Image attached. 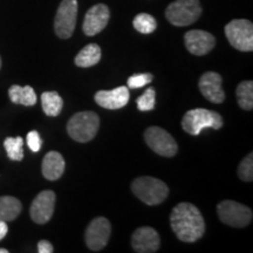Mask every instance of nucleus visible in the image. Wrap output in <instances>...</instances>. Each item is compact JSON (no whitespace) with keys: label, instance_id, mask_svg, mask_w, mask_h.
<instances>
[{"label":"nucleus","instance_id":"obj_1","mask_svg":"<svg viewBox=\"0 0 253 253\" xmlns=\"http://www.w3.org/2000/svg\"><path fill=\"white\" fill-rule=\"evenodd\" d=\"M170 225L177 238L184 243L197 242L205 232L204 218L191 203H179L172 209Z\"/></svg>","mask_w":253,"mask_h":253},{"label":"nucleus","instance_id":"obj_2","mask_svg":"<svg viewBox=\"0 0 253 253\" xmlns=\"http://www.w3.org/2000/svg\"><path fill=\"white\" fill-rule=\"evenodd\" d=\"M131 190L140 201L147 205H158L166 201L169 188L161 179L155 177H138L132 181Z\"/></svg>","mask_w":253,"mask_h":253},{"label":"nucleus","instance_id":"obj_3","mask_svg":"<svg viewBox=\"0 0 253 253\" xmlns=\"http://www.w3.org/2000/svg\"><path fill=\"white\" fill-rule=\"evenodd\" d=\"M100 126V119L94 112H80L74 114L67 123V132L74 141L86 143L96 136Z\"/></svg>","mask_w":253,"mask_h":253},{"label":"nucleus","instance_id":"obj_4","mask_svg":"<svg viewBox=\"0 0 253 253\" xmlns=\"http://www.w3.org/2000/svg\"><path fill=\"white\" fill-rule=\"evenodd\" d=\"M223 126V119L217 112L204 108H196L185 113L182 120L183 130L190 135L197 136L203 129H220Z\"/></svg>","mask_w":253,"mask_h":253},{"label":"nucleus","instance_id":"obj_5","mask_svg":"<svg viewBox=\"0 0 253 253\" xmlns=\"http://www.w3.org/2000/svg\"><path fill=\"white\" fill-rule=\"evenodd\" d=\"M202 14L199 0H176L167 7L166 17L175 26H189L197 21Z\"/></svg>","mask_w":253,"mask_h":253},{"label":"nucleus","instance_id":"obj_6","mask_svg":"<svg viewBox=\"0 0 253 253\" xmlns=\"http://www.w3.org/2000/svg\"><path fill=\"white\" fill-rule=\"evenodd\" d=\"M225 36L231 46L242 52L253 49V25L246 19H236L225 26Z\"/></svg>","mask_w":253,"mask_h":253},{"label":"nucleus","instance_id":"obj_7","mask_svg":"<svg viewBox=\"0 0 253 253\" xmlns=\"http://www.w3.org/2000/svg\"><path fill=\"white\" fill-rule=\"evenodd\" d=\"M219 219L233 227L248 226L252 221V210L235 201H223L217 205Z\"/></svg>","mask_w":253,"mask_h":253},{"label":"nucleus","instance_id":"obj_8","mask_svg":"<svg viewBox=\"0 0 253 253\" xmlns=\"http://www.w3.org/2000/svg\"><path fill=\"white\" fill-rule=\"evenodd\" d=\"M78 18V0H62L54 20L56 36L69 39L73 36Z\"/></svg>","mask_w":253,"mask_h":253},{"label":"nucleus","instance_id":"obj_9","mask_svg":"<svg viewBox=\"0 0 253 253\" xmlns=\"http://www.w3.org/2000/svg\"><path fill=\"white\" fill-rule=\"evenodd\" d=\"M144 140L150 149L160 156L173 157L178 150L175 138L160 126H149L144 131Z\"/></svg>","mask_w":253,"mask_h":253},{"label":"nucleus","instance_id":"obj_10","mask_svg":"<svg viewBox=\"0 0 253 253\" xmlns=\"http://www.w3.org/2000/svg\"><path fill=\"white\" fill-rule=\"evenodd\" d=\"M112 232V225L109 220L104 217H97L90 221L86 230V245L91 251H101L108 244Z\"/></svg>","mask_w":253,"mask_h":253},{"label":"nucleus","instance_id":"obj_11","mask_svg":"<svg viewBox=\"0 0 253 253\" xmlns=\"http://www.w3.org/2000/svg\"><path fill=\"white\" fill-rule=\"evenodd\" d=\"M56 196L52 190L41 191L32 202L30 214L33 221L37 224H46L50 220L54 213Z\"/></svg>","mask_w":253,"mask_h":253},{"label":"nucleus","instance_id":"obj_12","mask_svg":"<svg viewBox=\"0 0 253 253\" xmlns=\"http://www.w3.org/2000/svg\"><path fill=\"white\" fill-rule=\"evenodd\" d=\"M110 18V12L108 6L104 4L94 5L93 7L88 9L84 17L82 30L84 33L88 37L96 36L101 31H103L108 25Z\"/></svg>","mask_w":253,"mask_h":253},{"label":"nucleus","instance_id":"obj_13","mask_svg":"<svg viewBox=\"0 0 253 253\" xmlns=\"http://www.w3.org/2000/svg\"><path fill=\"white\" fill-rule=\"evenodd\" d=\"M186 49L194 55H205L213 49L216 45V39L207 31L192 30L186 32L184 36Z\"/></svg>","mask_w":253,"mask_h":253},{"label":"nucleus","instance_id":"obj_14","mask_svg":"<svg viewBox=\"0 0 253 253\" xmlns=\"http://www.w3.org/2000/svg\"><path fill=\"white\" fill-rule=\"evenodd\" d=\"M131 246L138 253L157 252L161 246L160 235L153 227H138L131 236Z\"/></svg>","mask_w":253,"mask_h":253},{"label":"nucleus","instance_id":"obj_15","mask_svg":"<svg viewBox=\"0 0 253 253\" xmlns=\"http://www.w3.org/2000/svg\"><path fill=\"white\" fill-rule=\"evenodd\" d=\"M221 82L223 79L218 73L207 72L199 79V90L210 102L219 104L225 100V93L221 88Z\"/></svg>","mask_w":253,"mask_h":253},{"label":"nucleus","instance_id":"obj_16","mask_svg":"<svg viewBox=\"0 0 253 253\" xmlns=\"http://www.w3.org/2000/svg\"><path fill=\"white\" fill-rule=\"evenodd\" d=\"M129 89L125 86L112 90H100L95 94V102L106 109H120L129 102Z\"/></svg>","mask_w":253,"mask_h":253},{"label":"nucleus","instance_id":"obj_17","mask_svg":"<svg viewBox=\"0 0 253 253\" xmlns=\"http://www.w3.org/2000/svg\"><path fill=\"white\" fill-rule=\"evenodd\" d=\"M65 160L62 155L58 151H49L45 155L41 166V171L46 179L48 181H56L62 176L65 171Z\"/></svg>","mask_w":253,"mask_h":253},{"label":"nucleus","instance_id":"obj_18","mask_svg":"<svg viewBox=\"0 0 253 253\" xmlns=\"http://www.w3.org/2000/svg\"><path fill=\"white\" fill-rule=\"evenodd\" d=\"M8 96L11 101L15 104H23V106L31 107L37 103V94L31 86H18L13 84L9 87Z\"/></svg>","mask_w":253,"mask_h":253},{"label":"nucleus","instance_id":"obj_19","mask_svg":"<svg viewBox=\"0 0 253 253\" xmlns=\"http://www.w3.org/2000/svg\"><path fill=\"white\" fill-rule=\"evenodd\" d=\"M101 60V48L96 43H89L84 46L75 56V65L81 68H88L99 63Z\"/></svg>","mask_w":253,"mask_h":253},{"label":"nucleus","instance_id":"obj_20","mask_svg":"<svg viewBox=\"0 0 253 253\" xmlns=\"http://www.w3.org/2000/svg\"><path fill=\"white\" fill-rule=\"evenodd\" d=\"M21 212V203L12 196L0 197V220H14Z\"/></svg>","mask_w":253,"mask_h":253},{"label":"nucleus","instance_id":"obj_21","mask_svg":"<svg viewBox=\"0 0 253 253\" xmlns=\"http://www.w3.org/2000/svg\"><path fill=\"white\" fill-rule=\"evenodd\" d=\"M41 106L47 116H58L61 113L63 101L56 91H45L41 95Z\"/></svg>","mask_w":253,"mask_h":253},{"label":"nucleus","instance_id":"obj_22","mask_svg":"<svg viewBox=\"0 0 253 253\" xmlns=\"http://www.w3.org/2000/svg\"><path fill=\"white\" fill-rule=\"evenodd\" d=\"M237 102L240 108L244 110L253 109V82L252 81H243L240 82L236 89Z\"/></svg>","mask_w":253,"mask_h":253},{"label":"nucleus","instance_id":"obj_23","mask_svg":"<svg viewBox=\"0 0 253 253\" xmlns=\"http://www.w3.org/2000/svg\"><path fill=\"white\" fill-rule=\"evenodd\" d=\"M24 140L18 137H7L4 141V147L7 153V156L12 161H21L24 158Z\"/></svg>","mask_w":253,"mask_h":253},{"label":"nucleus","instance_id":"obj_24","mask_svg":"<svg viewBox=\"0 0 253 253\" xmlns=\"http://www.w3.org/2000/svg\"><path fill=\"white\" fill-rule=\"evenodd\" d=\"M132 25H134L135 30L142 34L153 33L157 27L155 18L148 13H140L136 15L134 21H132Z\"/></svg>","mask_w":253,"mask_h":253},{"label":"nucleus","instance_id":"obj_25","mask_svg":"<svg viewBox=\"0 0 253 253\" xmlns=\"http://www.w3.org/2000/svg\"><path fill=\"white\" fill-rule=\"evenodd\" d=\"M137 104V108L141 112H149L155 108V104H156V91L154 88H148L143 94L138 97L136 101Z\"/></svg>","mask_w":253,"mask_h":253},{"label":"nucleus","instance_id":"obj_26","mask_svg":"<svg viewBox=\"0 0 253 253\" xmlns=\"http://www.w3.org/2000/svg\"><path fill=\"white\" fill-rule=\"evenodd\" d=\"M238 176L242 181L251 182L253 179V154L250 153L244 157L238 168Z\"/></svg>","mask_w":253,"mask_h":253},{"label":"nucleus","instance_id":"obj_27","mask_svg":"<svg viewBox=\"0 0 253 253\" xmlns=\"http://www.w3.org/2000/svg\"><path fill=\"white\" fill-rule=\"evenodd\" d=\"M153 74L150 73H142V74H135L128 79V88L130 89H137L147 84H149L153 81Z\"/></svg>","mask_w":253,"mask_h":253},{"label":"nucleus","instance_id":"obj_28","mask_svg":"<svg viewBox=\"0 0 253 253\" xmlns=\"http://www.w3.org/2000/svg\"><path fill=\"white\" fill-rule=\"evenodd\" d=\"M27 145L33 153H38L41 149V138L37 130H32L27 134Z\"/></svg>","mask_w":253,"mask_h":253},{"label":"nucleus","instance_id":"obj_29","mask_svg":"<svg viewBox=\"0 0 253 253\" xmlns=\"http://www.w3.org/2000/svg\"><path fill=\"white\" fill-rule=\"evenodd\" d=\"M53 251H54L53 245L47 240H40L38 243V252L39 253H53Z\"/></svg>","mask_w":253,"mask_h":253},{"label":"nucleus","instance_id":"obj_30","mask_svg":"<svg viewBox=\"0 0 253 253\" xmlns=\"http://www.w3.org/2000/svg\"><path fill=\"white\" fill-rule=\"evenodd\" d=\"M7 231H8V226L7 224H6V221L0 220V240L5 238V236L7 235Z\"/></svg>","mask_w":253,"mask_h":253},{"label":"nucleus","instance_id":"obj_31","mask_svg":"<svg viewBox=\"0 0 253 253\" xmlns=\"http://www.w3.org/2000/svg\"><path fill=\"white\" fill-rule=\"evenodd\" d=\"M0 253H8V251L6 249H0Z\"/></svg>","mask_w":253,"mask_h":253},{"label":"nucleus","instance_id":"obj_32","mask_svg":"<svg viewBox=\"0 0 253 253\" xmlns=\"http://www.w3.org/2000/svg\"><path fill=\"white\" fill-rule=\"evenodd\" d=\"M0 68H1V58H0Z\"/></svg>","mask_w":253,"mask_h":253}]
</instances>
